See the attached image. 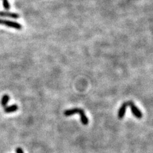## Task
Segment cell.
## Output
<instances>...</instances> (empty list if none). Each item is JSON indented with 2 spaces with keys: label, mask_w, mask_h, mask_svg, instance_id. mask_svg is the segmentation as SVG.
Returning <instances> with one entry per match:
<instances>
[{
  "label": "cell",
  "mask_w": 153,
  "mask_h": 153,
  "mask_svg": "<svg viewBox=\"0 0 153 153\" xmlns=\"http://www.w3.org/2000/svg\"><path fill=\"white\" fill-rule=\"evenodd\" d=\"M74 114H79L80 117V121L84 125H88L89 123V119L88 117L85 116L84 110L79 108H74L69 110H66L64 112V115L65 116H70Z\"/></svg>",
  "instance_id": "cell-1"
},
{
  "label": "cell",
  "mask_w": 153,
  "mask_h": 153,
  "mask_svg": "<svg viewBox=\"0 0 153 153\" xmlns=\"http://www.w3.org/2000/svg\"><path fill=\"white\" fill-rule=\"evenodd\" d=\"M0 25L6 26L9 27L16 29V30H21L22 27V25L17 22L5 20V19H0Z\"/></svg>",
  "instance_id": "cell-2"
},
{
  "label": "cell",
  "mask_w": 153,
  "mask_h": 153,
  "mask_svg": "<svg viewBox=\"0 0 153 153\" xmlns=\"http://www.w3.org/2000/svg\"><path fill=\"white\" fill-rule=\"evenodd\" d=\"M128 106L131 108V111L132 114H133V116L137 119H141L143 116L142 113L140 111V110L136 106L135 103H133V102L128 101Z\"/></svg>",
  "instance_id": "cell-3"
},
{
  "label": "cell",
  "mask_w": 153,
  "mask_h": 153,
  "mask_svg": "<svg viewBox=\"0 0 153 153\" xmlns=\"http://www.w3.org/2000/svg\"><path fill=\"white\" fill-rule=\"evenodd\" d=\"M128 102H124L122 104V105L118 111V118L119 119H122L124 117V115H125V113H126V108L128 107Z\"/></svg>",
  "instance_id": "cell-4"
},
{
  "label": "cell",
  "mask_w": 153,
  "mask_h": 153,
  "mask_svg": "<svg viewBox=\"0 0 153 153\" xmlns=\"http://www.w3.org/2000/svg\"><path fill=\"white\" fill-rule=\"evenodd\" d=\"M0 17H10L12 19H19L20 17V16L18 13H12L9 12H0Z\"/></svg>",
  "instance_id": "cell-5"
},
{
  "label": "cell",
  "mask_w": 153,
  "mask_h": 153,
  "mask_svg": "<svg viewBox=\"0 0 153 153\" xmlns=\"http://www.w3.org/2000/svg\"><path fill=\"white\" fill-rule=\"evenodd\" d=\"M17 110H18V106L17 105H10V106L5 107L4 108V112L7 114L16 112L17 111Z\"/></svg>",
  "instance_id": "cell-6"
},
{
  "label": "cell",
  "mask_w": 153,
  "mask_h": 153,
  "mask_svg": "<svg viewBox=\"0 0 153 153\" xmlns=\"http://www.w3.org/2000/svg\"><path fill=\"white\" fill-rule=\"evenodd\" d=\"M9 100H10V97L8 94H4L3 96V97L1 100V105L3 108L7 107Z\"/></svg>",
  "instance_id": "cell-7"
},
{
  "label": "cell",
  "mask_w": 153,
  "mask_h": 153,
  "mask_svg": "<svg viewBox=\"0 0 153 153\" xmlns=\"http://www.w3.org/2000/svg\"><path fill=\"white\" fill-rule=\"evenodd\" d=\"M2 1H3V5L4 8L8 10L10 8V5L8 1V0H2Z\"/></svg>",
  "instance_id": "cell-8"
},
{
  "label": "cell",
  "mask_w": 153,
  "mask_h": 153,
  "mask_svg": "<svg viewBox=\"0 0 153 153\" xmlns=\"http://www.w3.org/2000/svg\"><path fill=\"white\" fill-rule=\"evenodd\" d=\"M16 152L17 153H24V151L21 147H17L16 149Z\"/></svg>",
  "instance_id": "cell-9"
}]
</instances>
